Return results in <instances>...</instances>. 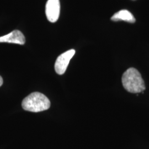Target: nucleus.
<instances>
[{
    "mask_svg": "<svg viewBox=\"0 0 149 149\" xmlns=\"http://www.w3.org/2000/svg\"><path fill=\"white\" fill-rule=\"evenodd\" d=\"M0 43H9L24 45L26 39L23 34L18 30H15L9 34L0 37Z\"/></svg>",
    "mask_w": 149,
    "mask_h": 149,
    "instance_id": "nucleus-5",
    "label": "nucleus"
},
{
    "mask_svg": "<svg viewBox=\"0 0 149 149\" xmlns=\"http://www.w3.org/2000/svg\"><path fill=\"white\" fill-rule=\"evenodd\" d=\"M2 84H3V79L2 77L0 76V87L2 85Z\"/></svg>",
    "mask_w": 149,
    "mask_h": 149,
    "instance_id": "nucleus-7",
    "label": "nucleus"
},
{
    "mask_svg": "<svg viewBox=\"0 0 149 149\" xmlns=\"http://www.w3.org/2000/svg\"><path fill=\"white\" fill-rule=\"evenodd\" d=\"M60 1L48 0L45 7V13L48 21L52 23L57 21L60 16Z\"/></svg>",
    "mask_w": 149,
    "mask_h": 149,
    "instance_id": "nucleus-4",
    "label": "nucleus"
},
{
    "mask_svg": "<svg viewBox=\"0 0 149 149\" xmlns=\"http://www.w3.org/2000/svg\"><path fill=\"white\" fill-rule=\"evenodd\" d=\"M122 82L124 88L129 92L138 93L144 92L145 85L144 80L138 70L131 68L123 74Z\"/></svg>",
    "mask_w": 149,
    "mask_h": 149,
    "instance_id": "nucleus-1",
    "label": "nucleus"
},
{
    "mask_svg": "<svg viewBox=\"0 0 149 149\" xmlns=\"http://www.w3.org/2000/svg\"><path fill=\"white\" fill-rule=\"evenodd\" d=\"M111 19L113 21H124L129 23H134L135 18L132 13L126 10H123L116 13L111 17Z\"/></svg>",
    "mask_w": 149,
    "mask_h": 149,
    "instance_id": "nucleus-6",
    "label": "nucleus"
},
{
    "mask_svg": "<svg viewBox=\"0 0 149 149\" xmlns=\"http://www.w3.org/2000/svg\"><path fill=\"white\" fill-rule=\"evenodd\" d=\"M75 54L74 49H71L61 54L56 59L55 64V70L58 74H64L69 64L70 60Z\"/></svg>",
    "mask_w": 149,
    "mask_h": 149,
    "instance_id": "nucleus-3",
    "label": "nucleus"
},
{
    "mask_svg": "<svg viewBox=\"0 0 149 149\" xmlns=\"http://www.w3.org/2000/svg\"><path fill=\"white\" fill-rule=\"evenodd\" d=\"M22 106L24 110L29 112H42L50 108V102L43 93L33 92L24 98Z\"/></svg>",
    "mask_w": 149,
    "mask_h": 149,
    "instance_id": "nucleus-2",
    "label": "nucleus"
}]
</instances>
